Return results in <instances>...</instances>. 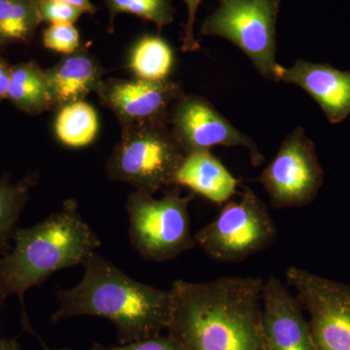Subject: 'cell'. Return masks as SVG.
I'll use <instances>...</instances> for the list:
<instances>
[{
	"instance_id": "6da1fadb",
	"label": "cell",
	"mask_w": 350,
	"mask_h": 350,
	"mask_svg": "<svg viewBox=\"0 0 350 350\" xmlns=\"http://www.w3.org/2000/svg\"><path fill=\"white\" fill-rule=\"evenodd\" d=\"M259 278L227 276L170 287L167 331L186 350H267Z\"/></svg>"
},
{
	"instance_id": "7a4b0ae2",
	"label": "cell",
	"mask_w": 350,
	"mask_h": 350,
	"mask_svg": "<svg viewBox=\"0 0 350 350\" xmlns=\"http://www.w3.org/2000/svg\"><path fill=\"white\" fill-rule=\"evenodd\" d=\"M84 268L76 286L57 290L59 306L51 317L53 324L84 315L103 317L114 325L120 345L155 337L167 328L170 290L133 280L98 252Z\"/></svg>"
},
{
	"instance_id": "3957f363",
	"label": "cell",
	"mask_w": 350,
	"mask_h": 350,
	"mask_svg": "<svg viewBox=\"0 0 350 350\" xmlns=\"http://www.w3.org/2000/svg\"><path fill=\"white\" fill-rule=\"evenodd\" d=\"M13 239L15 247L0 257V306L16 295L22 306L23 325L34 334L25 313V292L41 286L59 269L84 266L100 248V239L71 199L33 227L17 228Z\"/></svg>"
},
{
	"instance_id": "277c9868",
	"label": "cell",
	"mask_w": 350,
	"mask_h": 350,
	"mask_svg": "<svg viewBox=\"0 0 350 350\" xmlns=\"http://www.w3.org/2000/svg\"><path fill=\"white\" fill-rule=\"evenodd\" d=\"M186 154L170 131L169 121H151L122 128L121 139L105 170L111 180L155 194L174 186Z\"/></svg>"
},
{
	"instance_id": "5b68a950",
	"label": "cell",
	"mask_w": 350,
	"mask_h": 350,
	"mask_svg": "<svg viewBox=\"0 0 350 350\" xmlns=\"http://www.w3.org/2000/svg\"><path fill=\"white\" fill-rule=\"evenodd\" d=\"M194 196L182 197L178 191L161 199L142 190L131 193L126 208L130 221L131 245L144 259L165 262L194 248L189 204Z\"/></svg>"
},
{
	"instance_id": "8992f818",
	"label": "cell",
	"mask_w": 350,
	"mask_h": 350,
	"mask_svg": "<svg viewBox=\"0 0 350 350\" xmlns=\"http://www.w3.org/2000/svg\"><path fill=\"white\" fill-rule=\"evenodd\" d=\"M282 0H220L200 34L224 38L250 59L258 72L275 81L276 21Z\"/></svg>"
},
{
	"instance_id": "52a82bcc",
	"label": "cell",
	"mask_w": 350,
	"mask_h": 350,
	"mask_svg": "<svg viewBox=\"0 0 350 350\" xmlns=\"http://www.w3.org/2000/svg\"><path fill=\"white\" fill-rule=\"evenodd\" d=\"M275 221L254 191L244 188L217 217L195 234L196 245L216 261L239 262L267 250L276 238Z\"/></svg>"
},
{
	"instance_id": "ba28073f",
	"label": "cell",
	"mask_w": 350,
	"mask_h": 350,
	"mask_svg": "<svg viewBox=\"0 0 350 350\" xmlns=\"http://www.w3.org/2000/svg\"><path fill=\"white\" fill-rule=\"evenodd\" d=\"M324 180L314 144L301 126L283 139L268 167L256 181L276 208H294L310 204Z\"/></svg>"
},
{
	"instance_id": "9c48e42d",
	"label": "cell",
	"mask_w": 350,
	"mask_h": 350,
	"mask_svg": "<svg viewBox=\"0 0 350 350\" xmlns=\"http://www.w3.org/2000/svg\"><path fill=\"white\" fill-rule=\"evenodd\" d=\"M286 280L308 313L317 350H350V286L295 266Z\"/></svg>"
},
{
	"instance_id": "30bf717a",
	"label": "cell",
	"mask_w": 350,
	"mask_h": 350,
	"mask_svg": "<svg viewBox=\"0 0 350 350\" xmlns=\"http://www.w3.org/2000/svg\"><path fill=\"white\" fill-rule=\"evenodd\" d=\"M169 125L186 155L211 150L214 146H241L250 152L254 167H259L265 161L256 144L232 125L204 96L182 94L170 109Z\"/></svg>"
},
{
	"instance_id": "8fae6325",
	"label": "cell",
	"mask_w": 350,
	"mask_h": 350,
	"mask_svg": "<svg viewBox=\"0 0 350 350\" xmlns=\"http://www.w3.org/2000/svg\"><path fill=\"white\" fill-rule=\"evenodd\" d=\"M100 103L114 113L122 128L151 121H169L170 109L183 94L172 80L108 79L96 90Z\"/></svg>"
},
{
	"instance_id": "7c38bea8",
	"label": "cell",
	"mask_w": 350,
	"mask_h": 350,
	"mask_svg": "<svg viewBox=\"0 0 350 350\" xmlns=\"http://www.w3.org/2000/svg\"><path fill=\"white\" fill-rule=\"evenodd\" d=\"M262 324L267 350H317L301 304L275 275L264 280Z\"/></svg>"
},
{
	"instance_id": "4fadbf2b",
	"label": "cell",
	"mask_w": 350,
	"mask_h": 350,
	"mask_svg": "<svg viewBox=\"0 0 350 350\" xmlns=\"http://www.w3.org/2000/svg\"><path fill=\"white\" fill-rule=\"evenodd\" d=\"M296 85L310 94L333 125L350 115V72L329 64L297 59L286 68L276 64L275 82Z\"/></svg>"
},
{
	"instance_id": "5bb4252c",
	"label": "cell",
	"mask_w": 350,
	"mask_h": 350,
	"mask_svg": "<svg viewBox=\"0 0 350 350\" xmlns=\"http://www.w3.org/2000/svg\"><path fill=\"white\" fill-rule=\"evenodd\" d=\"M103 75L100 63L86 51L66 55L54 68L45 70L53 107L83 101L90 93H96Z\"/></svg>"
},
{
	"instance_id": "9a60e30c",
	"label": "cell",
	"mask_w": 350,
	"mask_h": 350,
	"mask_svg": "<svg viewBox=\"0 0 350 350\" xmlns=\"http://www.w3.org/2000/svg\"><path fill=\"white\" fill-rule=\"evenodd\" d=\"M239 180L211 150L188 154L175 174L174 186L190 189L216 204L236 194Z\"/></svg>"
},
{
	"instance_id": "2e32d148",
	"label": "cell",
	"mask_w": 350,
	"mask_h": 350,
	"mask_svg": "<svg viewBox=\"0 0 350 350\" xmlns=\"http://www.w3.org/2000/svg\"><path fill=\"white\" fill-rule=\"evenodd\" d=\"M7 98L21 111L32 116L49 110L53 103L45 70L36 62L13 66Z\"/></svg>"
},
{
	"instance_id": "e0dca14e",
	"label": "cell",
	"mask_w": 350,
	"mask_h": 350,
	"mask_svg": "<svg viewBox=\"0 0 350 350\" xmlns=\"http://www.w3.org/2000/svg\"><path fill=\"white\" fill-rule=\"evenodd\" d=\"M174 64L170 44L159 36H145L131 49L129 66L135 78L148 81L169 80Z\"/></svg>"
},
{
	"instance_id": "ac0fdd59",
	"label": "cell",
	"mask_w": 350,
	"mask_h": 350,
	"mask_svg": "<svg viewBox=\"0 0 350 350\" xmlns=\"http://www.w3.org/2000/svg\"><path fill=\"white\" fill-rule=\"evenodd\" d=\"M38 180V172H29L15 184L11 183L8 174L0 179V257L11 250L16 224Z\"/></svg>"
},
{
	"instance_id": "d6986e66",
	"label": "cell",
	"mask_w": 350,
	"mask_h": 350,
	"mask_svg": "<svg viewBox=\"0 0 350 350\" xmlns=\"http://www.w3.org/2000/svg\"><path fill=\"white\" fill-rule=\"evenodd\" d=\"M41 23L38 0H0V46L29 43Z\"/></svg>"
},
{
	"instance_id": "ffe728a7",
	"label": "cell",
	"mask_w": 350,
	"mask_h": 350,
	"mask_svg": "<svg viewBox=\"0 0 350 350\" xmlns=\"http://www.w3.org/2000/svg\"><path fill=\"white\" fill-rule=\"evenodd\" d=\"M98 115L85 101L71 103L59 109L55 131L62 144L71 148L88 146L98 133Z\"/></svg>"
},
{
	"instance_id": "44dd1931",
	"label": "cell",
	"mask_w": 350,
	"mask_h": 350,
	"mask_svg": "<svg viewBox=\"0 0 350 350\" xmlns=\"http://www.w3.org/2000/svg\"><path fill=\"white\" fill-rule=\"evenodd\" d=\"M109 12L108 31H113V25L121 13L131 14L154 23L159 31L174 20V9L170 0H103Z\"/></svg>"
},
{
	"instance_id": "7402d4cb",
	"label": "cell",
	"mask_w": 350,
	"mask_h": 350,
	"mask_svg": "<svg viewBox=\"0 0 350 350\" xmlns=\"http://www.w3.org/2000/svg\"><path fill=\"white\" fill-rule=\"evenodd\" d=\"M43 44L47 49L69 55L79 49V32L72 24H51L43 32Z\"/></svg>"
},
{
	"instance_id": "603a6c76",
	"label": "cell",
	"mask_w": 350,
	"mask_h": 350,
	"mask_svg": "<svg viewBox=\"0 0 350 350\" xmlns=\"http://www.w3.org/2000/svg\"><path fill=\"white\" fill-rule=\"evenodd\" d=\"M42 22L50 24H75L81 17L84 11L81 9L62 1V0H42L39 2Z\"/></svg>"
},
{
	"instance_id": "cb8c5ba5",
	"label": "cell",
	"mask_w": 350,
	"mask_h": 350,
	"mask_svg": "<svg viewBox=\"0 0 350 350\" xmlns=\"http://www.w3.org/2000/svg\"><path fill=\"white\" fill-rule=\"evenodd\" d=\"M91 350H186L180 342H177L172 336L158 335L155 337L144 338L126 345L105 347L100 344H94Z\"/></svg>"
},
{
	"instance_id": "d4e9b609",
	"label": "cell",
	"mask_w": 350,
	"mask_h": 350,
	"mask_svg": "<svg viewBox=\"0 0 350 350\" xmlns=\"http://www.w3.org/2000/svg\"><path fill=\"white\" fill-rule=\"evenodd\" d=\"M188 9V17L184 27V36L182 39V52H196L200 49V43L195 38L194 25L198 8L202 0H183Z\"/></svg>"
},
{
	"instance_id": "484cf974",
	"label": "cell",
	"mask_w": 350,
	"mask_h": 350,
	"mask_svg": "<svg viewBox=\"0 0 350 350\" xmlns=\"http://www.w3.org/2000/svg\"><path fill=\"white\" fill-rule=\"evenodd\" d=\"M11 69L10 66L5 59L0 57V103L7 98L8 93L9 83H10Z\"/></svg>"
},
{
	"instance_id": "4316f807",
	"label": "cell",
	"mask_w": 350,
	"mask_h": 350,
	"mask_svg": "<svg viewBox=\"0 0 350 350\" xmlns=\"http://www.w3.org/2000/svg\"><path fill=\"white\" fill-rule=\"evenodd\" d=\"M62 1L78 7V8L84 11V13L90 14V15H94V14L96 12V10H98L96 7L94 6L90 0H62Z\"/></svg>"
},
{
	"instance_id": "83f0119b",
	"label": "cell",
	"mask_w": 350,
	"mask_h": 350,
	"mask_svg": "<svg viewBox=\"0 0 350 350\" xmlns=\"http://www.w3.org/2000/svg\"><path fill=\"white\" fill-rule=\"evenodd\" d=\"M0 350H22L17 338H0Z\"/></svg>"
},
{
	"instance_id": "f1b7e54d",
	"label": "cell",
	"mask_w": 350,
	"mask_h": 350,
	"mask_svg": "<svg viewBox=\"0 0 350 350\" xmlns=\"http://www.w3.org/2000/svg\"><path fill=\"white\" fill-rule=\"evenodd\" d=\"M44 347V349L45 350H72L69 349H49V347H45V345H42Z\"/></svg>"
},
{
	"instance_id": "f546056e",
	"label": "cell",
	"mask_w": 350,
	"mask_h": 350,
	"mask_svg": "<svg viewBox=\"0 0 350 350\" xmlns=\"http://www.w3.org/2000/svg\"><path fill=\"white\" fill-rule=\"evenodd\" d=\"M38 1L40 2V1H42V0H38Z\"/></svg>"
}]
</instances>
